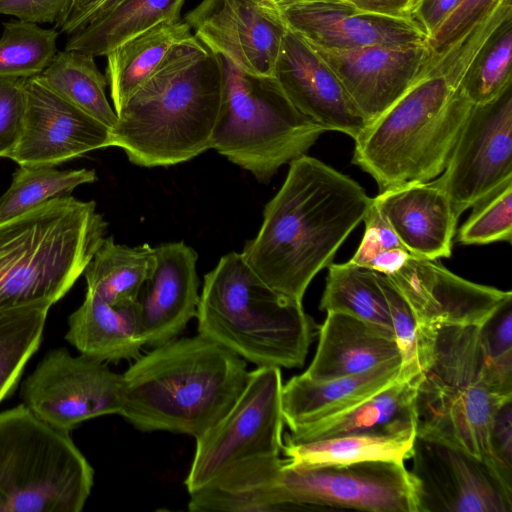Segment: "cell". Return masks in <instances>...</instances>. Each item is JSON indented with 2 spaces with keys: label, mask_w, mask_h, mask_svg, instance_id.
Masks as SVG:
<instances>
[{
  "label": "cell",
  "mask_w": 512,
  "mask_h": 512,
  "mask_svg": "<svg viewBox=\"0 0 512 512\" xmlns=\"http://www.w3.org/2000/svg\"><path fill=\"white\" fill-rule=\"evenodd\" d=\"M509 17L505 6L496 5L457 39L432 50L407 90L355 139L352 161L379 192L443 172L474 106L464 89L466 77Z\"/></svg>",
  "instance_id": "6da1fadb"
},
{
  "label": "cell",
  "mask_w": 512,
  "mask_h": 512,
  "mask_svg": "<svg viewBox=\"0 0 512 512\" xmlns=\"http://www.w3.org/2000/svg\"><path fill=\"white\" fill-rule=\"evenodd\" d=\"M371 202L352 178L305 154L289 163L283 184L264 208L258 233L241 254L269 287L302 302Z\"/></svg>",
  "instance_id": "7a4b0ae2"
},
{
  "label": "cell",
  "mask_w": 512,
  "mask_h": 512,
  "mask_svg": "<svg viewBox=\"0 0 512 512\" xmlns=\"http://www.w3.org/2000/svg\"><path fill=\"white\" fill-rule=\"evenodd\" d=\"M223 95L221 58L196 37L177 47L125 103L111 146L141 167H167L211 149Z\"/></svg>",
  "instance_id": "3957f363"
},
{
  "label": "cell",
  "mask_w": 512,
  "mask_h": 512,
  "mask_svg": "<svg viewBox=\"0 0 512 512\" xmlns=\"http://www.w3.org/2000/svg\"><path fill=\"white\" fill-rule=\"evenodd\" d=\"M246 361L198 334L172 339L140 355L124 372L121 416L143 432L195 439L230 410L243 391Z\"/></svg>",
  "instance_id": "277c9868"
},
{
  "label": "cell",
  "mask_w": 512,
  "mask_h": 512,
  "mask_svg": "<svg viewBox=\"0 0 512 512\" xmlns=\"http://www.w3.org/2000/svg\"><path fill=\"white\" fill-rule=\"evenodd\" d=\"M94 201L64 196L0 223V313L50 309L106 237Z\"/></svg>",
  "instance_id": "5b68a950"
},
{
  "label": "cell",
  "mask_w": 512,
  "mask_h": 512,
  "mask_svg": "<svg viewBox=\"0 0 512 512\" xmlns=\"http://www.w3.org/2000/svg\"><path fill=\"white\" fill-rule=\"evenodd\" d=\"M196 318L198 334L257 367L303 366L318 333L302 302L269 287L241 252L205 275Z\"/></svg>",
  "instance_id": "8992f818"
},
{
  "label": "cell",
  "mask_w": 512,
  "mask_h": 512,
  "mask_svg": "<svg viewBox=\"0 0 512 512\" xmlns=\"http://www.w3.org/2000/svg\"><path fill=\"white\" fill-rule=\"evenodd\" d=\"M479 326H418L416 434L456 445L503 476L491 451L490 428L497 408L512 396L501 394L487 377Z\"/></svg>",
  "instance_id": "52a82bcc"
},
{
  "label": "cell",
  "mask_w": 512,
  "mask_h": 512,
  "mask_svg": "<svg viewBox=\"0 0 512 512\" xmlns=\"http://www.w3.org/2000/svg\"><path fill=\"white\" fill-rule=\"evenodd\" d=\"M23 403L0 412V512H80L94 470L70 436Z\"/></svg>",
  "instance_id": "ba28073f"
},
{
  "label": "cell",
  "mask_w": 512,
  "mask_h": 512,
  "mask_svg": "<svg viewBox=\"0 0 512 512\" xmlns=\"http://www.w3.org/2000/svg\"><path fill=\"white\" fill-rule=\"evenodd\" d=\"M220 58L223 95L211 149L267 183L325 130L291 104L273 77L250 76Z\"/></svg>",
  "instance_id": "9c48e42d"
},
{
  "label": "cell",
  "mask_w": 512,
  "mask_h": 512,
  "mask_svg": "<svg viewBox=\"0 0 512 512\" xmlns=\"http://www.w3.org/2000/svg\"><path fill=\"white\" fill-rule=\"evenodd\" d=\"M282 376L258 367L230 410L196 439L185 486L192 493L231 467L253 458L279 456L283 447Z\"/></svg>",
  "instance_id": "30bf717a"
},
{
  "label": "cell",
  "mask_w": 512,
  "mask_h": 512,
  "mask_svg": "<svg viewBox=\"0 0 512 512\" xmlns=\"http://www.w3.org/2000/svg\"><path fill=\"white\" fill-rule=\"evenodd\" d=\"M280 483L296 511L342 508L417 512L416 487L404 462L370 460L341 465L287 466Z\"/></svg>",
  "instance_id": "8fae6325"
},
{
  "label": "cell",
  "mask_w": 512,
  "mask_h": 512,
  "mask_svg": "<svg viewBox=\"0 0 512 512\" xmlns=\"http://www.w3.org/2000/svg\"><path fill=\"white\" fill-rule=\"evenodd\" d=\"M21 397L39 418L71 431L92 418L120 415L124 379L103 362L57 348L47 352L25 379Z\"/></svg>",
  "instance_id": "7c38bea8"
},
{
  "label": "cell",
  "mask_w": 512,
  "mask_h": 512,
  "mask_svg": "<svg viewBox=\"0 0 512 512\" xmlns=\"http://www.w3.org/2000/svg\"><path fill=\"white\" fill-rule=\"evenodd\" d=\"M410 459L417 512H512V484L462 448L416 434Z\"/></svg>",
  "instance_id": "4fadbf2b"
},
{
  "label": "cell",
  "mask_w": 512,
  "mask_h": 512,
  "mask_svg": "<svg viewBox=\"0 0 512 512\" xmlns=\"http://www.w3.org/2000/svg\"><path fill=\"white\" fill-rule=\"evenodd\" d=\"M458 217L512 180V89L473 106L436 178Z\"/></svg>",
  "instance_id": "5bb4252c"
},
{
  "label": "cell",
  "mask_w": 512,
  "mask_h": 512,
  "mask_svg": "<svg viewBox=\"0 0 512 512\" xmlns=\"http://www.w3.org/2000/svg\"><path fill=\"white\" fill-rule=\"evenodd\" d=\"M183 21L212 54L250 76L273 77L288 31L273 0H202Z\"/></svg>",
  "instance_id": "9a60e30c"
},
{
  "label": "cell",
  "mask_w": 512,
  "mask_h": 512,
  "mask_svg": "<svg viewBox=\"0 0 512 512\" xmlns=\"http://www.w3.org/2000/svg\"><path fill=\"white\" fill-rule=\"evenodd\" d=\"M26 109L20 138L9 155L19 166H58L111 146L110 128L49 88L25 79Z\"/></svg>",
  "instance_id": "2e32d148"
},
{
  "label": "cell",
  "mask_w": 512,
  "mask_h": 512,
  "mask_svg": "<svg viewBox=\"0 0 512 512\" xmlns=\"http://www.w3.org/2000/svg\"><path fill=\"white\" fill-rule=\"evenodd\" d=\"M388 277L407 301L418 326L481 325L512 296L511 291L466 280L437 260L411 254Z\"/></svg>",
  "instance_id": "e0dca14e"
},
{
  "label": "cell",
  "mask_w": 512,
  "mask_h": 512,
  "mask_svg": "<svg viewBox=\"0 0 512 512\" xmlns=\"http://www.w3.org/2000/svg\"><path fill=\"white\" fill-rule=\"evenodd\" d=\"M309 45L337 77L368 124L407 90L432 53L427 44L356 49Z\"/></svg>",
  "instance_id": "ac0fdd59"
},
{
  "label": "cell",
  "mask_w": 512,
  "mask_h": 512,
  "mask_svg": "<svg viewBox=\"0 0 512 512\" xmlns=\"http://www.w3.org/2000/svg\"><path fill=\"white\" fill-rule=\"evenodd\" d=\"M273 78L291 104L325 131L341 132L355 140L368 125L333 72L289 29Z\"/></svg>",
  "instance_id": "d6986e66"
},
{
  "label": "cell",
  "mask_w": 512,
  "mask_h": 512,
  "mask_svg": "<svg viewBox=\"0 0 512 512\" xmlns=\"http://www.w3.org/2000/svg\"><path fill=\"white\" fill-rule=\"evenodd\" d=\"M156 261L136 300L145 345L156 347L182 333L196 317L200 294L197 253L184 242L155 247Z\"/></svg>",
  "instance_id": "ffe728a7"
},
{
  "label": "cell",
  "mask_w": 512,
  "mask_h": 512,
  "mask_svg": "<svg viewBox=\"0 0 512 512\" xmlns=\"http://www.w3.org/2000/svg\"><path fill=\"white\" fill-rule=\"evenodd\" d=\"M279 8L289 30L323 48L419 46L428 40L414 20L359 13L340 1L295 3Z\"/></svg>",
  "instance_id": "44dd1931"
},
{
  "label": "cell",
  "mask_w": 512,
  "mask_h": 512,
  "mask_svg": "<svg viewBox=\"0 0 512 512\" xmlns=\"http://www.w3.org/2000/svg\"><path fill=\"white\" fill-rule=\"evenodd\" d=\"M372 203L411 255L451 256L459 217L436 178L386 189Z\"/></svg>",
  "instance_id": "7402d4cb"
},
{
  "label": "cell",
  "mask_w": 512,
  "mask_h": 512,
  "mask_svg": "<svg viewBox=\"0 0 512 512\" xmlns=\"http://www.w3.org/2000/svg\"><path fill=\"white\" fill-rule=\"evenodd\" d=\"M317 334L315 356L303 373L312 380L356 375L400 360L392 331L348 314L327 312Z\"/></svg>",
  "instance_id": "603a6c76"
},
{
  "label": "cell",
  "mask_w": 512,
  "mask_h": 512,
  "mask_svg": "<svg viewBox=\"0 0 512 512\" xmlns=\"http://www.w3.org/2000/svg\"><path fill=\"white\" fill-rule=\"evenodd\" d=\"M400 360L356 375L312 380L303 373L282 387L284 423L290 431L340 413L365 401L398 380Z\"/></svg>",
  "instance_id": "cb8c5ba5"
},
{
  "label": "cell",
  "mask_w": 512,
  "mask_h": 512,
  "mask_svg": "<svg viewBox=\"0 0 512 512\" xmlns=\"http://www.w3.org/2000/svg\"><path fill=\"white\" fill-rule=\"evenodd\" d=\"M284 460L279 456L243 461L189 493L192 512L296 511L280 483Z\"/></svg>",
  "instance_id": "d4e9b609"
},
{
  "label": "cell",
  "mask_w": 512,
  "mask_h": 512,
  "mask_svg": "<svg viewBox=\"0 0 512 512\" xmlns=\"http://www.w3.org/2000/svg\"><path fill=\"white\" fill-rule=\"evenodd\" d=\"M65 339L80 354L103 363L135 360L145 346L136 302L112 305L87 291L68 318Z\"/></svg>",
  "instance_id": "484cf974"
},
{
  "label": "cell",
  "mask_w": 512,
  "mask_h": 512,
  "mask_svg": "<svg viewBox=\"0 0 512 512\" xmlns=\"http://www.w3.org/2000/svg\"><path fill=\"white\" fill-rule=\"evenodd\" d=\"M417 379L397 380L353 408L290 431L283 439L302 442L348 434H402L416 431Z\"/></svg>",
  "instance_id": "4316f807"
},
{
  "label": "cell",
  "mask_w": 512,
  "mask_h": 512,
  "mask_svg": "<svg viewBox=\"0 0 512 512\" xmlns=\"http://www.w3.org/2000/svg\"><path fill=\"white\" fill-rule=\"evenodd\" d=\"M194 37L180 19L160 23L110 51L105 76L116 114L177 47Z\"/></svg>",
  "instance_id": "83f0119b"
},
{
  "label": "cell",
  "mask_w": 512,
  "mask_h": 512,
  "mask_svg": "<svg viewBox=\"0 0 512 512\" xmlns=\"http://www.w3.org/2000/svg\"><path fill=\"white\" fill-rule=\"evenodd\" d=\"M185 0H120L71 34L66 50L106 56L132 37L160 24L180 20Z\"/></svg>",
  "instance_id": "f1b7e54d"
},
{
  "label": "cell",
  "mask_w": 512,
  "mask_h": 512,
  "mask_svg": "<svg viewBox=\"0 0 512 512\" xmlns=\"http://www.w3.org/2000/svg\"><path fill=\"white\" fill-rule=\"evenodd\" d=\"M416 431L402 434H348L320 440L283 439L287 466L341 465L370 460L410 459Z\"/></svg>",
  "instance_id": "f546056e"
},
{
  "label": "cell",
  "mask_w": 512,
  "mask_h": 512,
  "mask_svg": "<svg viewBox=\"0 0 512 512\" xmlns=\"http://www.w3.org/2000/svg\"><path fill=\"white\" fill-rule=\"evenodd\" d=\"M155 261L147 243L130 247L105 237L83 272L86 291L112 305L136 302Z\"/></svg>",
  "instance_id": "4dcf8cb0"
},
{
  "label": "cell",
  "mask_w": 512,
  "mask_h": 512,
  "mask_svg": "<svg viewBox=\"0 0 512 512\" xmlns=\"http://www.w3.org/2000/svg\"><path fill=\"white\" fill-rule=\"evenodd\" d=\"M36 77L110 130L115 125L117 114L106 96L107 79L93 56L76 50L57 51Z\"/></svg>",
  "instance_id": "1f68e13d"
},
{
  "label": "cell",
  "mask_w": 512,
  "mask_h": 512,
  "mask_svg": "<svg viewBox=\"0 0 512 512\" xmlns=\"http://www.w3.org/2000/svg\"><path fill=\"white\" fill-rule=\"evenodd\" d=\"M319 308L351 315L392 331L387 302L377 272L354 265L330 263Z\"/></svg>",
  "instance_id": "d6a6232c"
},
{
  "label": "cell",
  "mask_w": 512,
  "mask_h": 512,
  "mask_svg": "<svg viewBox=\"0 0 512 512\" xmlns=\"http://www.w3.org/2000/svg\"><path fill=\"white\" fill-rule=\"evenodd\" d=\"M97 180L94 170H59L56 166H19L0 198V223L46 201L69 196L78 186Z\"/></svg>",
  "instance_id": "836d02e7"
},
{
  "label": "cell",
  "mask_w": 512,
  "mask_h": 512,
  "mask_svg": "<svg viewBox=\"0 0 512 512\" xmlns=\"http://www.w3.org/2000/svg\"><path fill=\"white\" fill-rule=\"evenodd\" d=\"M47 308L0 313V403L9 396L41 345Z\"/></svg>",
  "instance_id": "e575fe53"
},
{
  "label": "cell",
  "mask_w": 512,
  "mask_h": 512,
  "mask_svg": "<svg viewBox=\"0 0 512 512\" xmlns=\"http://www.w3.org/2000/svg\"><path fill=\"white\" fill-rule=\"evenodd\" d=\"M58 32L20 19L4 23L0 38V77L39 75L57 53Z\"/></svg>",
  "instance_id": "d590c367"
},
{
  "label": "cell",
  "mask_w": 512,
  "mask_h": 512,
  "mask_svg": "<svg viewBox=\"0 0 512 512\" xmlns=\"http://www.w3.org/2000/svg\"><path fill=\"white\" fill-rule=\"evenodd\" d=\"M512 19L486 44L464 82L474 106L488 104L511 87Z\"/></svg>",
  "instance_id": "8d00e7d4"
},
{
  "label": "cell",
  "mask_w": 512,
  "mask_h": 512,
  "mask_svg": "<svg viewBox=\"0 0 512 512\" xmlns=\"http://www.w3.org/2000/svg\"><path fill=\"white\" fill-rule=\"evenodd\" d=\"M485 371L491 384L512 396V296L479 326Z\"/></svg>",
  "instance_id": "74e56055"
},
{
  "label": "cell",
  "mask_w": 512,
  "mask_h": 512,
  "mask_svg": "<svg viewBox=\"0 0 512 512\" xmlns=\"http://www.w3.org/2000/svg\"><path fill=\"white\" fill-rule=\"evenodd\" d=\"M473 212L457 233L463 245H484L512 240V180L472 207Z\"/></svg>",
  "instance_id": "f35d334b"
},
{
  "label": "cell",
  "mask_w": 512,
  "mask_h": 512,
  "mask_svg": "<svg viewBox=\"0 0 512 512\" xmlns=\"http://www.w3.org/2000/svg\"><path fill=\"white\" fill-rule=\"evenodd\" d=\"M377 279L387 302L392 332L400 354L398 380H415L421 372V341L416 318L389 277L377 272Z\"/></svg>",
  "instance_id": "ab89813d"
},
{
  "label": "cell",
  "mask_w": 512,
  "mask_h": 512,
  "mask_svg": "<svg viewBox=\"0 0 512 512\" xmlns=\"http://www.w3.org/2000/svg\"><path fill=\"white\" fill-rule=\"evenodd\" d=\"M23 78L0 77V158H8L23 127L26 93Z\"/></svg>",
  "instance_id": "60d3db41"
},
{
  "label": "cell",
  "mask_w": 512,
  "mask_h": 512,
  "mask_svg": "<svg viewBox=\"0 0 512 512\" xmlns=\"http://www.w3.org/2000/svg\"><path fill=\"white\" fill-rule=\"evenodd\" d=\"M499 0H458L453 10L427 40L436 51L461 36L478 22Z\"/></svg>",
  "instance_id": "b9f144b4"
},
{
  "label": "cell",
  "mask_w": 512,
  "mask_h": 512,
  "mask_svg": "<svg viewBox=\"0 0 512 512\" xmlns=\"http://www.w3.org/2000/svg\"><path fill=\"white\" fill-rule=\"evenodd\" d=\"M363 221L365 231L362 241L348 262L368 268L370 262L379 252L385 249L403 247L392 228L372 202Z\"/></svg>",
  "instance_id": "7bdbcfd3"
},
{
  "label": "cell",
  "mask_w": 512,
  "mask_h": 512,
  "mask_svg": "<svg viewBox=\"0 0 512 512\" xmlns=\"http://www.w3.org/2000/svg\"><path fill=\"white\" fill-rule=\"evenodd\" d=\"M73 0H0V14L31 23H54L59 28Z\"/></svg>",
  "instance_id": "ee69618b"
},
{
  "label": "cell",
  "mask_w": 512,
  "mask_h": 512,
  "mask_svg": "<svg viewBox=\"0 0 512 512\" xmlns=\"http://www.w3.org/2000/svg\"><path fill=\"white\" fill-rule=\"evenodd\" d=\"M490 446L500 472L512 483V398L504 401L493 415Z\"/></svg>",
  "instance_id": "f6af8a7d"
},
{
  "label": "cell",
  "mask_w": 512,
  "mask_h": 512,
  "mask_svg": "<svg viewBox=\"0 0 512 512\" xmlns=\"http://www.w3.org/2000/svg\"><path fill=\"white\" fill-rule=\"evenodd\" d=\"M356 12L390 19L413 20L419 0H337Z\"/></svg>",
  "instance_id": "bcb514c9"
},
{
  "label": "cell",
  "mask_w": 512,
  "mask_h": 512,
  "mask_svg": "<svg viewBox=\"0 0 512 512\" xmlns=\"http://www.w3.org/2000/svg\"><path fill=\"white\" fill-rule=\"evenodd\" d=\"M457 2L458 0H419L413 13V20L429 38Z\"/></svg>",
  "instance_id": "7dc6e473"
},
{
  "label": "cell",
  "mask_w": 512,
  "mask_h": 512,
  "mask_svg": "<svg viewBox=\"0 0 512 512\" xmlns=\"http://www.w3.org/2000/svg\"><path fill=\"white\" fill-rule=\"evenodd\" d=\"M107 0H73L68 15L59 27L71 35L84 27Z\"/></svg>",
  "instance_id": "c3c4849f"
},
{
  "label": "cell",
  "mask_w": 512,
  "mask_h": 512,
  "mask_svg": "<svg viewBox=\"0 0 512 512\" xmlns=\"http://www.w3.org/2000/svg\"><path fill=\"white\" fill-rule=\"evenodd\" d=\"M409 255L403 247L385 249L373 258L368 269L389 276L405 263Z\"/></svg>",
  "instance_id": "681fc988"
},
{
  "label": "cell",
  "mask_w": 512,
  "mask_h": 512,
  "mask_svg": "<svg viewBox=\"0 0 512 512\" xmlns=\"http://www.w3.org/2000/svg\"><path fill=\"white\" fill-rule=\"evenodd\" d=\"M319 1H337V0H273V2L278 7H283V6L295 4V3L319 2Z\"/></svg>",
  "instance_id": "f907efd6"
},
{
  "label": "cell",
  "mask_w": 512,
  "mask_h": 512,
  "mask_svg": "<svg viewBox=\"0 0 512 512\" xmlns=\"http://www.w3.org/2000/svg\"><path fill=\"white\" fill-rule=\"evenodd\" d=\"M118 1L120 0H107L101 7L100 9L94 14V16L92 18H94L96 15H98L99 13L103 12L104 10L108 9L109 7H111L112 5H114L115 3H117ZM91 18V19H92Z\"/></svg>",
  "instance_id": "816d5d0a"
}]
</instances>
